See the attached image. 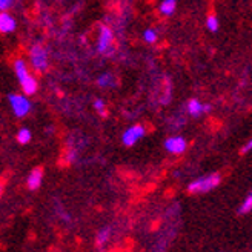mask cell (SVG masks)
<instances>
[{"label":"cell","mask_w":252,"mask_h":252,"mask_svg":"<svg viewBox=\"0 0 252 252\" xmlns=\"http://www.w3.org/2000/svg\"><path fill=\"white\" fill-rule=\"evenodd\" d=\"M14 74L19 80V85L22 88L23 94L27 95H32L37 93V88H39V83H37V79L30 72V68L27 65V62L19 59L14 62Z\"/></svg>","instance_id":"cell-1"},{"label":"cell","mask_w":252,"mask_h":252,"mask_svg":"<svg viewBox=\"0 0 252 252\" xmlns=\"http://www.w3.org/2000/svg\"><path fill=\"white\" fill-rule=\"evenodd\" d=\"M221 182L220 174L214 172V174H208L203 175V177L195 179L194 182H191L188 185V192L189 194H206L212 189H216Z\"/></svg>","instance_id":"cell-2"},{"label":"cell","mask_w":252,"mask_h":252,"mask_svg":"<svg viewBox=\"0 0 252 252\" xmlns=\"http://www.w3.org/2000/svg\"><path fill=\"white\" fill-rule=\"evenodd\" d=\"M97 53L105 57H112L116 53V40H114V32L109 27L103 25L98 30L97 35Z\"/></svg>","instance_id":"cell-3"},{"label":"cell","mask_w":252,"mask_h":252,"mask_svg":"<svg viewBox=\"0 0 252 252\" xmlns=\"http://www.w3.org/2000/svg\"><path fill=\"white\" fill-rule=\"evenodd\" d=\"M30 63L35 72H45L49 66L48 49L42 43H34L30 48Z\"/></svg>","instance_id":"cell-4"},{"label":"cell","mask_w":252,"mask_h":252,"mask_svg":"<svg viewBox=\"0 0 252 252\" xmlns=\"http://www.w3.org/2000/svg\"><path fill=\"white\" fill-rule=\"evenodd\" d=\"M8 102H9V106H11L16 117L22 119V117H27L30 114L31 102H30L27 94H9Z\"/></svg>","instance_id":"cell-5"},{"label":"cell","mask_w":252,"mask_h":252,"mask_svg":"<svg viewBox=\"0 0 252 252\" xmlns=\"http://www.w3.org/2000/svg\"><path fill=\"white\" fill-rule=\"evenodd\" d=\"M145 134H146V128L143 125H140V123L132 125L122 134V142L125 146H128V148L134 146L138 140H142V138L145 137Z\"/></svg>","instance_id":"cell-6"},{"label":"cell","mask_w":252,"mask_h":252,"mask_svg":"<svg viewBox=\"0 0 252 252\" xmlns=\"http://www.w3.org/2000/svg\"><path fill=\"white\" fill-rule=\"evenodd\" d=\"M163 146H165V149L168 151L169 154L180 156V154H183L185 151H186L188 142L185 140L182 135H171V137H168L166 140H165Z\"/></svg>","instance_id":"cell-7"},{"label":"cell","mask_w":252,"mask_h":252,"mask_svg":"<svg viewBox=\"0 0 252 252\" xmlns=\"http://www.w3.org/2000/svg\"><path fill=\"white\" fill-rule=\"evenodd\" d=\"M186 112L189 114V117H200V116H203V114H208V112H211V105L208 103H203V102H200L198 98H191L188 102L186 105Z\"/></svg>","instance_id":"cell-8"},{"label":"cell","mask_w":252,"mask_h":252,"mask_svg":"<svg viewBox=\"0 0 252 252\" xmlns=\"http://www.w3.org/2000/svg\"><path fill=\"white\" fill-rule=\"evenodd\" d=\"M17 23H16V19L12 17L11 14H8L6 11H2V14H0V32L2 34H9L16 30Z\"/></svg>","instance_id":"cell-9"},{"label":"cell","mask_w":252,"mask_h":252,"mask_svg":"<svg viewBox=\"0 0 252 252\" xmlns=\"http://www.w3.org/2000/svg\"><path fill=\"white\" fill-rule=\"evenodd\" d=\"M42 182H43V169L34 168L27 179V186H28V189H31V191H35V189L40 188Z\"/></svg>","instance_id":"cell-10"},{"label":"cell","mask_w":252,"mask_h":252,"mask_svg":"<svg viewBox=\"0 0 252 252\" xmlns=\"http://www.w3.org/2000/svg\"><path fill=\"white\" fill-rule=\"evenodd\" d=\"M97 85L100 88H114L117 85V80H116V75L111 74V72H103L98 75L97 79Z\"/></svg>","instance_id":"cell-11"},{"label":"cell","mask_w":252,"mask_h":252,"mask_svg":"<svg viewBox=\"0 0 252 252\" xmlns=\"http://www.w3.org/2000/svg\"><path fill=\"white\" fill-rule=\"evenodd\" d=\"M175 8H177V0H161L160 2V6H158V11L161 16H172Z\"/></svg>","instance_id":"cell-12"},{"label":"cell","mask_w":252,"mask_h":252,"mask_svg":"<svg viewBox=\"0 0 252 252\" xmlns=\"http://www.w3.org/2000/svg\"><path fill=\"white\" fill-rule=\"evenodd\" d=\"M16 138H17V142H19L20 145H27V143L31 142L32 134H31V131H30L28 128H20V129L17 131Z\"/></svg>","instance_id":"cell-13"},{"label":"cell","mask_w":252,"mask_h":252,"mask_svg":"<svg viewBox=\"0 0 252 252\" xmlns=\"http://www.w3.org/2000/svg\"><path fill=\"white\" fill-rule=\"evenodd\" d=\"M142 37H143V40H145L146 43L153 45V43H156V42L158 40V32H157V30H154V28H146V30L143 31Z\"/></svg>","instance_id":"cell-14"},{"label":"cell","mask_w":252,"mask_h":252,"mask_svg":"<svg viewBox=\"0 0 252 252\" xmlns=\"http://www.w3.org/2000/svg\"><path fill=\"white\" fill-rule=\"evenodd\" d=\"M111 237V229L109 228H102L98 232H97V237H95V243L98 246H103Z\"/></svg>","instance_id":"cell-15"},{"label":"cell","mask_w":252,"mask_h":252,"mask_svg":"<svg viewBox=\"0 0 252 252\" xmlns=\"http://www.w3.org/2000/svg\"><path fill=\"white\" fill-rule=\"evenodd\" d=\"M252 211V191L246 195V198L243 200V203L238 208V214H248Z\"/></svg>","instance_id":"cell-16"},{"label":"cell","mask_w":252,"mask_h":252,"mask_svg":"<svg viewBox=\"0 0 252 252\" xmlns=\"http://www.w3.org/2000/svg\"><path fill=\"white\" fill-rule=\"evenodd\" d=\"M206 27H208V30H209L211 32H217L219 28H220V22H219L217 16L211 14V16L206 19Z\"/></svg>","instance_id":"cell-17"},{"label":"cell","mask_w":252,"mask_h":252,"mask_svg":"<svg viewBox=\"0 0 252 252\" xmlns=\"http://www.w3.org/2000/svg\"><path fill=\"white\" fill-rule=\"evenodd\" d=\"M93 106H94V109L98 112V114H105L106 105H105V102H103L102 98H95V100H94V103H93Z\"/></svg>","instance_id":"cell-18"},{"label":"cell","mask_w":252,"mask_h":252,"mask_svg":"<svg viewBox=\"0 0 252 252\" xmlns=\"http://www.w3.org/2000/svg\"><path fill=\"white\" fill-rule=\"evenodd\" d=\"M12 5H14V0H0V9L8 11Z\"/></svg>","instance_id":"cell-19"},{"label":"cell","mask_w":252,"mask_h":252,"mask_svg":"<svg viewBox=\"0 0 252 252\" xmlns=\"http://www.w3.org/2000/svg\"><path fill=\"white\" fill-rule=\"evenodd\" d=\"M249 151H252V137L249 138V140L246 142V145L243 146L242 153H243V154H246V153H249Z\"/></svg>","instance_id":"cell-20"}]
</instances>
